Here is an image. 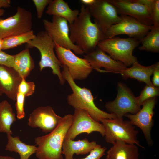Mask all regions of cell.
<instances>
[{"mask_svg":"<svg viewBox=\"0 0 159 159\" xmlns=\"http://www.w3.org/2000/svg\"><path fill=\"white\" fill-rule=\"evenodd\" d=\"M91 18L87 6L82 4L77 18L69 24L71 41L86 54L94 50L99 42L105 39L104 34Z\"/></svg>","mask_w":159,"mask_h":159,"instance_id":"1","label":"cell"},{"mask_svg":"<svg viewBox=\"0 0 159 159\" xmlns=\"http://www.w3.org/2000/svg\"><path fill=\"white\" fill-rule=\"evenodd\" d=\"M73 115L62 117L57 127L49 134L35 138L37 145L36 153L39 159H64L62 147L65 137L72 122Z\"/></svg>","mask_w":159,"mask_h":159,"instance_id":"2","label":"cell"},{"mask_svg":"<svg viewBox=\"0 0 159 159\" xmlns=\"http://www.w3.org/2000/svg\"><path fill=\"white\" fill-rule=\"evenodd\" d=\"M62 77L68 83L72 91V93L67 98V102L74 109L86 110L95 120L99 122L102 119L117 118L114 114L106 112L98 108L94 103L90 90L77 85L70 76L67 67L62 65Z\"/></svg>","mask_w":159,"mask_h":159,"instance_id":"3","label":"cell"},{"mask_svg":"<svg viewBox=\"0 0 159 159\" xmlns=\"http://www.w3.org/2000/svg\"><path fill=\"white\" fill-rule=\"evenodd\" d=\"M27 44L29 48L35 47L40 52L41 59L39 65L40 71L46 67L50 68L53 74L57 76L60 84L64 85L65 80L61 71L62 65L54 52L55 44L47 32L45 30L39 32Z\"/></svg>","mask_w":159,"mask_h":159,"instance_id":"4","label":"cell"},{"mask_svg":"<svg viewBox=\"0 0 159 159\" xmlns=\"http://www.w3.org/2000/svg\"><path fill=\"white\" fill-rule=\"evenodd\" d=\"M140 43L139 40L134 38L115 36L102 40L97 47L108 53L112 59L120 62L127 67L138 62L132 53Z\"/></svg>","mask_w":159,"mask_h":159,"instance_id":"5","label":"cell"},{"mask_svg":"<svg viewBox=\"0 0 159 159\" xmlns=\"http://www.w3.org/2000/svg\"><path fill=\"white\" fill-rule=\"evenodd\" d=\"M100 122L105 131V140L112 144L117 140L129 144H135L143 148L137 138L138 131L129 120H124L117 118L102 119Z\"/></svg>","mask_w":159,"mask_h":159,"instance_id":"6","label":"cell"},{"mask_svg":"<svg viewBox=\"0 0 159 159\" xmlns=\"http://www.w3.org/2000/svg\"><path fill=\"white\" fill-rule=\"evenodd\" d=\"M42 22L45 31L55 45L72 51L76 54H84L80 48L71 41L69 37L68 23L65 19L53 16L51 21L44 19Z\"/></svg>","mask_w":159,"mask_h":159,"instance_id":"7","label":"cell"},{"mask_svg":"<svg viewBox=\"0 0 159 159\" xmlns=\"http://www.w3.org/2000/svg\"><path fill=\"white\" fill-rule=\"evenodd\" d=\"M116 98L113 101L106 102L105 106L110 113L114 114L117 118L122 120L126 114H135L141 108L137 102L136 97L125 84L118 82Z\"/></svg>","mask_w":159,"mask_h":159,"instance_id":"8","label":"cell"},{"mask_svg":"<svg viewBox=\"0 0 159 159\" xmlns=\"http://www.w3.org/2000/svg\"><path fill=\"white\" fill-rule=\"evenodd\" d=\"M31 12L18 6L13 16L5 19L0 18V39L28 32L32 30Z\"/></svg>","mask_w":159,"mask_h":159,"instance_id":"9","label":"cell"},{"mask_svg":"<svg viewBox=\"0 0 159 159\" xmlns=\"http://www.w3.org/2000/svg\"><path fill=\"white\" fill-rule=\"evenodd\" d=\"M55 49L60 63L67 67L74 80L85 79L92 71V69L86 60L77 56L70 50L57 45H55Z\"/></svg>","mask_w":159,"mask_h":159,"instance_id":"10","label":"cell"},{"mask_svg":"<svg viewBox=\"0 0 159 159\" xmlns=\"http://www.w3.org/2000/svg\"><path fill=\"white\" fill-rule=\"evenodd\" d=\"M121 19L118 23L112 26L104 34L105 39L120 34H126L129 38L139 41L145 36L153 26H148L129 16L120 14Z\"/></svg>","mask_w":159,"mask_h":159,"instance_id":"11","label":"cell"},{"mask_svg":"<svg viewBox=\"0 0 159 159\" xmlns=\"http://www.w3.org/2000/svg\"><path fill=\"white\" fill-rule=\"evenodd\" d=\"M86 6L91 17L104 34L112 26L121 20L116 9L109 0H96L93 4Z\"/></svg>","mask_w":159,"mask_h":159,"instance_id":"12","label":"cell"},{"mask_svg":"<svg viewBox=\"0 0 159 159\" xmlns=\"http://www.w3.org/2000/svg\"><path fill=\"white\" fill-rule=\"evenodd\" d=\"M94 132L105 136V131L102 123L95 120L86 110L74 109L72 122L64 140H74L81 133L89 134Z\"/></svg>","mask_w":159,"mask_h":159,"instance_id":"13","label":"cell"},{"mask_svg":"<svg viewBox=\"0 0 159 159\" xmlns=\"http://www.w3.org/2000/svg\"><path fill=\"white\" fill-rule=\"evenodd\" d=\"M156 102V97L148 99L142 104V108L134 114H127L124 115L130 120L133 125H135L142 131L148 145L153 143L151 135V129L153 125L152 119L153 109Z\"/></svg>","mask_w":159,"mask_h":159,"instance_id":"14","label":"cell"},{"mask_svg":"<svg viewBox=\"0 0 159 159\" xmlns=\"http://www.w3.org/2000/svg\"><path fill=\"white\" fill-rule=\"evenodd\" d=\"M62 117L57 115L50 106L39 107L30 114L28 125L32 128H39L45 133L55 129L61 121Z\"/></svg>","mask_w":159,"mask_h":159,"instance_id":"15","label":"cell"},{"mask_svg":"<svg viewBox=\"0 0 159 159\" xmlns=\"http://www.w3.org/2000/svg\"><path fill=\"white\" fill-rule=\"evenodd\" d=\"M119 14L133 17L148 26L153 25L150 9L135 0H109Z\"/></svg>","mask_w":159,"mask_h":159,"instance_id":"16","label":"cell"},{"mask_svg":"<svg viewBox=\"0 0 159 159\" xmlns=\"http://www.w3.org/2000/svg\"><path fill=\"white\" fill-rule=\"evenodd\" d=\"M84 58L89 63L92 69L101 72H110L120 73L127 67L120 62L116 61L97 47L92 51L86 54Z\"/></svg>","mask_w":159,"mask_h":159,"instance_id":"17","label":"cell"},{"mask_svg":"<svg viewBox=\"0 0 159 159\" xmlns=\"http://www.w3.org/2000/svg\"><path fill=\"white\" fill-rule=\"evenodd\" d=\"M22 78L13 67L0 65V91L14 101Z\"/></svg>","mask_w":159,"mask_h":159,"instance_id":"18","label":"cell"},{"mask_svg":"<svg viewBox=\"0 0 159 159\" xmlns=\"http://www.w3.org/2000/svg\"><path fill=\"white\" fill-rule=\"evenodd\" d=\"M97 144L94 141L89 142L87 138L77 141L64 140L62 147V153L64 155V159H74V154L77 155L88 154Z\"/></svg>","mask_w":159,"mask_h":159,"instance_id":"19","label":"cell"},{"mask_svg":"<svg viewBox=\"0 0 159 159\" xmlns=\"http://www.w3.org/2000/svg\"><path fill=\"white\" fill-rule=\"evenodd\" d=\"M158 64L159 63L157 62L151 65L144 66L137 62L133 63L131 67H127L120 73L124 79L134 78L140 82H144L146 85H153L151 81L150 77Z\"/></svg>","mask_w":159,"mask_h":159,"instance_id":"20","label":"cell"},{"mask_svg":"<svg viewBox=\"0 0 159 159\" xmlns=\"http://www.w3.org/2000/svg\"><path fill=\"white\" fill-rule=\"evenodd\" d=\"M112 144L107 152L106 159H139L138 148L136 145L119 140Z\"/></svg>","mask_w":159,"mask_h":159,"instance_id":"21","label":"cell"},{"mask_svg":"<svg viewBox=\"0 0 159 159\" xmlns=\"http://www.w3.org/2000/svg\"><path fill=\"white\" fill-rule=\"evenodd\" d=\"M80 12L78 9H72L68 4L63 0H52L48 5L46 13L65 19L69 23H72Z\"/></svg>","mask_w":159,"mask_h":159,"instance_id":"22","label":"cell"},{"mask_svg":"<svg viewBox=\"0 0 159 159\" xmlns=\"http://www.w3.org/2000/svg\"><path fill=\"white\" fill-rule=\"evenodd\" d=\"M34 67V62L31 56L29 48L14 55L13 68L22 78L26 80Z\"/></svg>","mask_w":159,"mask_h":159,"instance_id":"23","label":"cell"},{"mask_svg":"<svg viewBox=\"0 0 159 159\" xmlns=\"http://www.w3.org/2000/svg\"><path fill=\"white\" fill-rule=\"evenodd\" d=\"M7 143L5 150L18 153L20 159H29L33 154L36 153L37 150L35 145H27L23 142L18 136L13 137L7 134Z\"/></svg>","mask_w":159,"mask_h":159,"instance_id":"24","label":"cell"},{"mask_svg":"<svg viewBox=\"0 0 159 159\" xmlns=\"http://www.w3.org/2000/svg\"><path fill=\"white\" fill-rule=\"evenodd\" d=\"M16 120L11 105L6 100L0 102V132L12 135V124Z\"/></svg>","mask_w":159,"mask_h":159,"instance_id":"25","label":"cell"},{"mask_svg":"<svg viewBox=\"0 0 159 159\" xmlns=\"http://www.w3.org/2000/svg\"><path fill=\"white\" fill-rule=\"evenodd\" d=\"M142 45L139 49L147 52L158 53L159 52V26H153L148 34L139 40Z\"/></svg>","mask_w":159,"mask_h":159,"instance_id":"26","label":"cell"},{"mask_svg":"<svg viewBox=\"0 0 159 159\" xmlns=\"http://www.w3.org/2000/svg\"><path fill=\"white\" fill-rule=\"evenodd\" d=\"M35 35L32 29L26 32L5 38L3 39L2 50L13 48L25 43L27 44Z\"/></svg>","mask_w":159,"mask_h":159,"instance_id":"27","label":"cell"},{"mask_svg":"<svg viewBox=\"0 0 159 159\" xmlns=\"http://www.w3.org/2000/svg\"><path fill=\"white\" fill-rule=\"evenodd\" d=\"M159 94V89L153 85H146L141 91L140 95L136 97L137 102L140 106L146 100L158 96Z\"/></svg>","mask_w":159,"mask_h":159,"instance_id":"28","label":"cell"},{"mask_svg":"<svg viewBox=\"0 0 159 159\" xmlns=\"http://www.w3.org/2000/svg\"><path fill=\"white\" fill-rule=\"evenodd\" d=\"M35 85L33 82H26L22 78L18 88V92L20 93L25 97L32 95L34 92Z\"/></svg>","mask_w":159,"mask_h":159,"instance_id":"29","label":"cell"},{"mask_svg":"<svg viewBox=\"0 0 159 159\" xmlns=\"http://www.w3.org/2000/svg\"><path fill=\"white\" fill-rule=\"evenodd\" d=\"M25 97L24 95L21 93L17 92L15 107L16 111V117L19 119L24 118L25 116L24 109Z\"/></svg>","mask_w":159,"mask_h":159,"instance_id":"30","label":"cell"},{"mask_svg":"<svg viewBox=\"0 0 159 159\" xmlns=\"http://www.w3.org/2000/svg\"><path fill=\"white\" fill-rule=\"evenodd\" d=\"M106 149L105 147H102L100 145L97 144L88 155L84 158L78 159H100L105 155Z\"/></svg>","mask_w":159,"mask_h":159,"instance_id":"31","label":"cell"},{"mask_svg":"<svg viewBox=\"0 0 159 159\" xmlns=\"http://www.w3.org/2000/svg\"><path fill=\"white\" fill-rule=\"evenodd\" d=\"M151 15L153 26H159V0H152Z\"/></svg>","mask_w":159,"mask_h":159,"instance_id":"32","label":"cell"},{"mask_svg":"<svg viewBox=\"0 0 159 159\" xmlns=\"http://www.w3.org/2000/svg\"><path fill=\"white\" fill-rule=\"evenodd\" d=\"M52 0H33L37 12V16L39 19H41L46 7L48 6Z\"/></svg>","mask_w":159,"mask_h":159,"instance_id":"33","label":"cell"},{"mask_svg":"<svg viewBox=\"0 0 159 159\" xmlns=\"http://www.w3.org/2000/svg\"><path fill=\"white\" fill-rule=\"evenodd\" d=\"M14 55H11L1 51L0 52V65L13 67Z\"/></svg>","mask_w":159,"mask_h":159,"instance_id":"34","label":"cell"},{"mask_svg":"<svg viewBox=\"0 0 159 159\" xmlns=\"http://www.w3.org/2000/svg\"><path fill=\"white\" fill-rule=\"evenodd\" d=\"M153 74L152 83L154 86L158 87L159 86V64L156 66Z\"/></svg>","mask_w":159,"mask_h":159,"instance_id":"35","label":"cell"},{"mask_svg":"<svg viewBox=\"0 0 159 159\" xmlns=\"http://www.w3.org/2000/svg\"><path fill=\"white\" fill-rule=\"evenodd\" d=\"M11 4L10 0H0V17L3 15L5 12V11L1 8L9 7L11 6Z\"/></svg>","mask_w":159,"mask_h":159,"instance_id":"36","label":"cell"},{"mask_svg":"<svg viewBox=\"0 0 159 159\" xmlns=\"http://www.w3.org/2000/svg\"><path fill=\"white\" fill-rule=\"evenodd\" d=\"M95 1L96 0H81L80 1L82 5L88 6L93 4Z\"/></svg>","mask_w":159,"mask_h":159,"instance_id":"37","label":"cell"},{"mask_svg":"<svg viewBox=\"0 0 159 159\" xmlns=\"http://www.w3.org/2000/svg\"><path fill=\"white\" fill-rule=\"evenodd\" d=\"M0 159H15L14 158L9 156H0Z\"/></svg>","mask_w":159,"mask_h":159,"instance_id":"38","label":"cell"},{"mask_svg":"<svg viewBox=\"0 0 159 159\" xmlns=\"http://www.w3.org/2000/svg\"><path fill=\"white\" fill-rule=\"evenodd\" d=\"M3 44V39H0V52L2 50Z\"/></svg>","mask_w":159,"mask_h":159,"instance_id":"39","label":"cell"},{"mask_svg":"<svg viewBox=\"0 0 159 159\" xmlns=\"http://www.w3.org/2000/svg\"><path fill=\"white\" fill-rule=\"evenodd\" d=\"M2 94V93L0 91V96H1Z\"/></svg>","mask_w":159,"mask_h":159,"instance_id":"40","label":"cell"}]
</instances>
